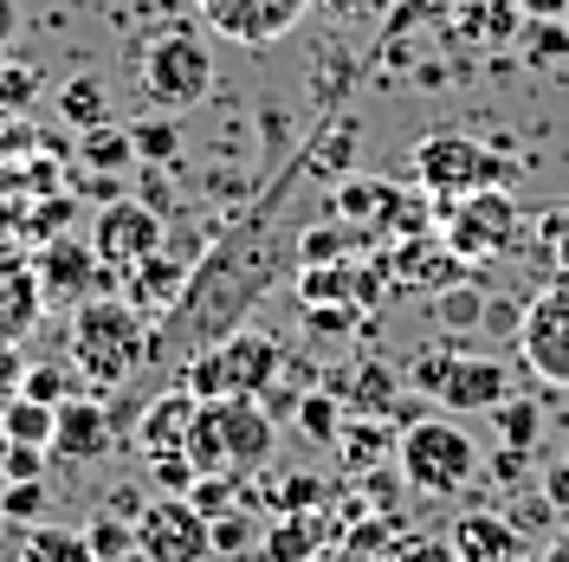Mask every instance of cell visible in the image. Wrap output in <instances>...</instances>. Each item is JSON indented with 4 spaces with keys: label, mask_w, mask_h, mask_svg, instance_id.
Here are the masks:
<instances>
[{
    "label": "cell",
    "mask_w": 569,
    "mask_h": 562,
    "mask_svg": "<svg viewBox=\"0 0 569 562\" xmlns=\"http://www.w3.org/2000/svg\"><path fill=\"white\" fill-rule=\"evenodd\" d=\"M130 142H137V162H156V169H169L181 155V130L169 110H156V117H142V123H130Z\"/></svg>",
    "instance_id": "cell-28"
},
{
    "label": "cell",
    "mask_w": 569,
    "mask_h": 562,
    "mask_svg": "<svg viewBox=\"0 0 569 562\" xmlns=\"http://www.w3.org/2000/svg\"><path fill=\"white\" fill-rule=\"evenodd\" d=\"M305 323H311V330H323V337H337V330H356V323H362V311H356V304H311V311H305Z\"/></svg>",
    "instance_id": "cell-41"
},
{
    "label": "cell",
    "mask_w": 569,
    "mask_h": 562,
    "mask_svg": "<svg viewBox=\"0 0 569 562\" xmlns=\"http://www.w3.org/2000/svg\"><path fill=\"white\" fill-rule=\"evenodd\" d=\"M479 311H486V298H479L472 284H453V291L440 298V323H453V330H466V323H472Z\"/></svg>",
    "instance_id": "cell-40"
},
{
    "label": "cell",
    "mask_w": 569,
    "mask_h": 562,
    "mask_svg": "<svg viewBox=\"0 0 569 562\" xmlns=\"http://www.w3.org/2000/svg\"><path fill=\"white\" fill-rule=\"evenodd\" d=\"M433 401H440L447 414H498V401H511V375H505L498 355L453 350V369H447V382H440Z\"/></svg>",
    "instance_id": "cell-15"
},
{
    "label": "cell",
    "mask_w": 569,
    "mask_h": 562,
    "mask_svg": "<svg viewBox=\"0 0 569 562\" xmlns=\"http://www.w3.org/2000/svg\"><path fill=\"white\" fill-rule=\"evenodd\" d=\"M395 459H401V479H408L421 498H453V492H466V479L479 472V440H472L460 421L433 414V421L401 426Z\"/></svg>",
    "instance_id": "cell-6"
},
{
    "label": "cell",
    "mask_w": 569,
    "mask_h": 562,
    "mask_svg": "<svg viewBox=\"0 0 569 562\" xmlns=\"http://www.w3.org/2000/svg\"><path fill=\"white\" fill-rule=\"evenodd\" d=\"M104 110H110L104 78H91V71L66 78V91H59V117H66L71 130H91V123H104Z\"/></svg>",
    "instance_id": "cell-26"
},
{
    "label": "cell",
    "mask_w": 569,
    "mask_h": 562,
    "mask_svg": "<svg viewBox=\"0 0 569 562\" xmlns=\"http://www.w3.org/2000/svg\"><path fill=\"white\" fill-rule=\"evenodd\" d=\"M389 530H395V524H362V530H356V536H350V543H356V550H362V556H376V550L389 543Z\"/></svg>",
    "instance_id": "cell-45"
},
{
    "label": "cell",
    "mask_w": 569,
    "mask_h": 562,
    "mask_svg": "<svg viewBox=\"0 0 569 562\" xmlns=\"http://www.w3.org/2000/svg\"><path fill=\"white\" fill-rule=\"evenodd\" d=\"M537 433H543V408H537V401H518V394L498 401V440H505V446H525V453H531Z\"/></svg>",
    "instance_id": "cell-30"
},
{
    "label": "cell",
    "mask_w": 569,
    "mask_h": 562,
    "mask_svg": "<svg viewBox=\"0 0 569 562\" xmlns=\"http://www.w3.org/2000/svg\"><path fill=\"white\" fill-rule=\"evenodd\" d=\"M305 175H318V149H311V137H305L298 155H291V169H279L272 188H266V194H259V201H252V208L194 259L181 298L156 317V330H149V369H169V362H181V355L220 343L227 330L247 323V311L284 279V272H298V233L284 227V213H291V201H298V181Z\"/></svg>",
    "instance_id": "cell-1"
},
{
    "label": "cell",
    "mask_w": 569,
    "mask_h": 562,
    "mask_svg": "<svg viewBox=\"0 0 569 562\" xmlns=\"http://www.w3.org/2000/svg\"><path fill=\"white\" fill-rule=\"evenodd\" d=\"M453 543V562H518L525 556V530L498 511H466L460 524L447 530Z\"/></svg>",
    "instance_id": "cell-17"
},
{
    "label": "cell",
    "mask_w": 569,
    "mask_h": 562,
    "mask_svg": "<svg viewBox=\"0 0 569 562\" xmlns=\"http://www.w3.org/2000/svg\"><path fill=\"white\" fill-rule=\"evenodd\" d=\"M569 59V20H525V66H557Z\"/></svg>",
    "instance_id": "cell-31"
},
{
    "label": "cell",
    "mask_w": 569,
    "mask_h": 562,
    "mask_svg": "<svg viewBox=\"0 0 569 562\" xmlns=\"http://www.w3.org/2000/svg\"><path fill=\"white\" fill-rule=\"evenodd\" d=\"M284 369V350L266 337V330H252V323H240V330H227L220 343H208V350H194L188 362H181L176 382L194 394V401H220V394H259V388L272 382Z\"/></svg>",
    "instance_id": "cell-5"
},
{
    "label": "cell",
    "mask_w": 569,
    "mask_h": 562,
    "mask_svg": "<svg viewBox=\"0 0 569 562\" xmlns=\"http://www.w3.org/2000/svg\"><path fill=\"white\" fill-rule=\"evenodd\" d=\"M543 562H569V530L557 536V543H550V556H543Z\"/></svg>",
    "instance_id": "cell-48"
},
{
    "label": "cell",
    "mask_w": 569,
    "mask_h": 562,
    "mask_svg": "<svg viewBox=\"0 0 569 562\" xmlns=\"http://www.w3.org/2000/svg\"><path fill=\"white\" fill-rule=\"evenodd\" d=\"M343 394L337 388H305V401H298V433L311 440V446H337L343 440Z\"/></svg>",
    "instance_id": "cell-23"
},
{
    "label": "cell",
    "mask_w": 569,
    "mask_h": 562,
    "mask_svg": "<svg viewBox=\"0 0 569 562\" xmlns=\"http://www.w3.org/2000/svg\"><path fill=\"white\" fill-rule=\"evenodd\" d=\"M104 284H110V272L98 265V252L84 247V240H52L46 259H39V291L59 298V304H84V298H98Z\"/></svg>",
    "instance_id": "cell-16"
},
{
    "label": "cell",
    "mask_w": 569,
    "mask_h": 562,
    "mask_svg": "<svg viewBox=\"0 0 569 562\" xmlns=\"http://www.w3.org/2000/svg\"><path fill=\"white\" fill-rule=\"evenodd\" d=\"M39 98V71L33 66H0V110L20 117V110Z\"/></svg>",
    "instance_id": "cell-38"
},
{
    "label": "cell",
    "mask_w": 569,
    "mask_h": 562,
    "mask_svg": "<svg viewBox=\"0 0 569 562\" xmlns=\"http://www.w3.org/2000/svg\"><path fill=\"white\" fill-rule=\"evenodd\" d=\"M130 562H162V556H149V550H137V556H130Z\"/></svg>",
    "instance_id": "cell-50"
},
{
    "label": "cell",
    "mask_w": 569,
    "mask_h": 562,
    "mask_svg": "<svg viewBox=\"0 0 569 562\" xmlns=\"http://www.w3.org/2000/svg\"><path fill=\"white\" fill-rule=\"evenodd\" d=\"M194 414H201V401H194V394H188L181 382H176V388H162V394H149V401H142V414L130 421L142 465H149V459H169V453H188Z\"/></svg>",
    "instance_id": "cell-14"
},
{
    "label": "cell",
    "mask_w": 569,
    "mask_h": 562,
    "mask_svg": "<svg viewBox=\"0 0 569 562\" xmlns=\"http://www.w3.org/2000/svg\"><path fill=\"white\" fill-rule=\"evenodd\" d=\"M311 0H194V20L227 46H279L305 27Z\"/></svg>",
    "instance_id": "cell-10"
},
{
    "label": "cell",
    "mask_w": 569,
    "mask_h": 562,
    "mask_svg": "<svg viewBox=\"0 0 569 562\" xmlns=\"http://www.w3.org/2000/svg\"><path fill=\"white\" fill-rule=\"evenodd\" d=\"M0 518L7 524H39L46 518V479H7L0 485Z\"/></svg>",
    "instance_id": "cell-34"
},
{
    "label": "cell",
    "mask_w": 569,
    "mask_h": 562,
    "mask_svg": "<svg viewBox=\"0 0 569 562\" xmlns=\"http://www.w3.org/2000/svg\"><path fill=\"white\" fill-rule=\"evenodd\" d=\"M137 84L149 110H194L213 91V52H208V27L169 20L137 46Z\"/></svg>",
    "instance_id": "cell-4"
},
{
    "label": "cell",
    "mask_w": 569,
    "mask_h": 562,
    "mask_svg": "<svg viewBox=\"0 0 569 562\" xmlns=\"http://www.w3.org/2000/svg\"><path fill=\"white\" fill-rule=\"evenodd\" d=\"M563 265H569V233H563Z\"/></svg>",
    "instance_id": "cell-52"
},
{
    "label": "cell",
    "mask_w": 569,
    "mask_h": 562,
    "mask_svg": "<svg viewBox=\"0 0 569 562\" xmlns=\"http://www.w3.org/2000/svg\"><path fill=\"white\" fill-rule=\"evenodd\" d=\"M110 511H117V518H142V492L137 485H123V492L110 498Z\"/></svg>",
    "instance_id": "cell-46"
},
{
    "label": "cell",
    "mask_w": 569,
    "mask_h": 562,
    "mask_svg": "<svg viewBox=\"0 0 569 562\" xmlns=\"http://www.w3.org/2000/svg\"><path fill=\"white\" fill-rule=\"evenodd\" d=\"M343 459H350V472H376L382 459L395 453V440H389V421H376V414H362V421L343 426Z\"/></svg>",
    "instance_id": "cell-25"
},
{
    "label": "cell",
    "mask_w": 569,
    "mask_h": 562,
    "mask_svg": "<svg viewBox=\"0 0 569 562\" xmlns=\"http://www.w3.org/2000/svg\"><path fill=\"white\" fill-rule=\"evenodd\" d=\"M343 394H350L362 414H376V421H395V394H401V388H395L389 369H376V362H369V369L356 375V388H343Z\"/></svg>",
    "instance_id": "cell-32"
},
{
    "label": "cell",
    "mask_w": 569,
    "mask_h": 562,
    "mask_svg": "<svg viewBox=\"0 0 569 562\" xmlns=\"http://www.w3.org/2000/svg\"><path fill=\"white\" fill-rule=\"evenodd\" d=\"M201 479V465L188 453H169V459H149V485H162L169 498H188V485Z\"/></svg>",
    "instance_id": "cell-37"
},
{
    "label": "cell",
    "mask_w": 569,
    "mask_h": 562,
    "mask_svg": "<svg viewBox=\"0 0 569 562\" xmlns=\"http://www.w3.org/2000/svg\"><path fill=\"white\" fill-rule=\"evenodd\" d=\"M137 550L162 562H208L213 556V524L188 504V498H156L137 518Z\"/></svg>",
    "instance_id": "cell-12"
},
{
    "label": "cell",
    "mask_w": 569,
    "mask_h": 562,
    "mask_svg": "<svg viewBox=\"0 0 569 562\" xmlns=\"http://www.w3.org/2000/svg\"><path fill=\"white\" fill-rule=\"evenodd\" d=\"M323 7H337V13H356V7H369V0H323Z\"/></svg>",
    "instance_id": "cell-49"
},
{
    "label": "cell",
    "mask_w": 569,
    "mask_h": 562,
    "mask_svg": "<svg viewBox=\"0 0 569 562\" xmlns=\"http://www.w3.org/2000/svg\"><path fill=\"white\" fill-rule=\"evenodd\" d=\"M188 272H194V265H188V259H176V252L162 247L156 259H142L137 272H130V304H137L142 317H162V311H169V304L181 298Z\"/></svg>",
    "instance_id": "cell-19"
},
{
    "label": "cell",
    "mask_w": 569,
    "mask_h": 562,
    "mask_svg": "<svg viewBox=\"0 0 569 562\" xmlns=\"http://www.w3.org/2000/svg\"><path fill=\"white\" fill-rule=\"evenodd\" d=\"M415 175L440 194V201H453V194H479V188H505L511 181V162L486 149V142H472L466 130H433L421 137L415 149Z\"/></svg>",
    "instance_id": "cell-7"
},
{
    "label": "cell",
    "mask_w": 569,
    "mask_h": 562,
    "mask_svg": "<svg viewBox=\"0 0 569 562\" xmlns=\"http://www.w3.org/2000/svg\"><path fill=\"white\" fill-rule=\"evenodd\" d=\"M518 355L543 388H569V279L531 298L518 323Z\"/></svg>",
    "instance_id": "cell-11"
},
{
    "label": "cell",
    "mask_w": 569,
    "mask_h": 562,
    "mask_svg": "<svg viewBox=\"0 0 569 562\" xmlns=\"http://www.w3.org/2000/svg\"><path fill=\"white\" fill-rule=\"evenodd\" d=\"M39 304H46V291H39V272H27L13 252H0V350H13V343L33 330Z\"/></svg>",
    "instance_id": "cell-18"
},
{
    "label": "cell",
    "mask_w": 569,
    "mask_h": 562,
    "mask_svg": "<svg viewBox=\"0 0 569 562\" xmlns=\"http://www.w3.org/2000/svg\"><path fill=\"white\" fill-rule=\"evenodd\" d=\"M13 394H33L46 408H59L66 394H78V382H71V369H59V362H27V375H20Z\"/></svg>",
    "instance_id": "cell-35"
},
{
    "label": "cell",
    "mask_w": 569,
    "mask_h": 562,
    "mask_svg": "<svg viewBox=\"0 0 569 562\" xmlns=\"http://www.w3.org/2000/svg\"><path fill=\"white\" fill-rule=\"evenodd\" d=\"M46 446H27V440H13L7 459H0V479H46Z\"/></svg>",
    "instance_id": "cell-39"
},
{
    "label": "cell",
    "mask_w": 569,
    "mask_h": 562,
    "mask_svg": "<svg viewBox=\"0 0 569 562\" xmlns=\"http://www.w3.org/2000/svg\"><path fill=\"white\" fill-rule=\"evenodd\" d=\"M525 20H569V0H518Z\"/></svg>",
    "instance_id": "cell-44"
},
{
    "label": "cell",
    "mask_w": 569,
    "mask_h": 562,
    "mask_svg": "<svg viewBox=\"0 0 569 562\" xmlns=\"http://www.w3.org/2000/svg\"><path fill=\"white\" fill-rule=\"evenodd\" d=\"M440 240H447V252H453L460 265L486 259V252H505L518 240V201L498 194V188L453 194V201H440Z\"/></svg>",
    "instance_id": "cell-8"
},
{
    "label": "cell",
    "mask_w": 569,
    "mask_h": 562,
    "mask_svg": "<svg viewBox=\"0 0 569 562\" xmlns=\"http://www.w3.org/2000/svg\"><path fill=\"white\" fill-rule=\"evenodd\" d=\"M78 162H84L91 175H123V169L137 162L130 123H123V130H117V123H91V130H78Z\"/></svg>",
    "instance_id": "cell-21"
},
{
    "label": "cell",
    "mask_w": 569,
    "mask_h": 562,
    "mask_svg": "<svg viewBox=\"0 0 569 562\" xmlns=\"http://www.w3.org/2000/svg\"><path fill=\"white\" fill-rule=\"evenodd\" d=\"M543 498H550L557 511H569V459H563V465H550V472H543Z\"/></svg>",
    "instance_id": "cell-43"
},
{
    "label": "cell",
    "mask_w": 569,
    "mask_h": 562,
    "mask_svg": "<svg viewBox=\"0 0 569 562\" xmlns=\"http://www.w3.org/2000/svg\"><path fill=\"white\" fill-rule=\"evenodd\" d=\"M330 485H323L318 472H284V479H272V485H259V504L272 511V518H305V511H323L330 504Z\"/></svg>",
    "instance_id": "cell-22"
},
{
    "label": "cell",
    "mask_w": 569,
    "mask_h": 562,
    "mask_svg": "<svg viewBox=\"0 0 569 562\" xmlns=\"http://www.w3.org/2000/svg\"><path fill=\"white\" fill-rule=\"evenodd\" d=\"M7 446H13V440H7V426H0V459H7Z\"/></svg>",
    "instance_id": "cell-51"
},
{
    "label": "cell",
    "mask_w": 569,
    "mask_h": 562,
    "mask_svg": "<svg viewBox=\"0 0 569 562\" xmlns=\"http://www.w3.org/2000/svg\"><path fill=\"white\" fill-rule=\"evenodd\" d=\"M305 562H323V556H305Z\"/></svg>",
    "instance_id": "cell-53"
},
{
    "label": "cell",
    "mask_w": 569,
    "mask_h": 562,
    "mask_svg": "<svg viewBox=\"0 0 569 562\" xmlns=\"http://www.w3.org/2000/svg\"><path fill=\"white\" fill-rule=\"evenodd\" d=\"M84 543H91V556H98V562H130V556H137V524H130V518H117V511H104V518H91V524H84Z\"/></svg>",
    "instance_id": "cell-29"
},
{
    "label": "cell",
    "mask_w": 569,
    "mask_h": 562,
    "mask_svg": "<svg viewBox=\"0 0 569 562\" xmlns=\"http://www.w3.org/2000/svg\"><path fill=\"white\" fill-rule=\"evenodd\" d=\"M518 562H525V556H518Z\"/></svg>",
    "instance_id": "cell-54"
},
{
    "label": "cell",
    "mask_w": 569,
    "mask_h": 562,
    "mask_svg": "<svg viewBox=\"0 0 569 562\" xmlns=\"http://www.w3.org/2000/svg\"><path fill=\"white\" fill-rule=\"evenodd\" d=\"M272 440H279V421H272L252 394H220V401H201L194 433H188V459H194L201 472L252 479V472L272 459Z\"/></svg>",
    "instance_id": "cell-3"
},
{
    "label": "cell",
    "mask_w": 569,
    "mask_h": 562,
    "mask_svg": "<svg viewBox=\"0 0 569 562\" xmlns=\"http://www.w3.org/2000/svg\"><path fill=\"white\" fill-rule=\"evenodd\" d=\"M259 536L266 530L252 524V504H240V511L213 518V556H247V550H259Z\"/></svg>",
    "instance_id": "cell-33"
},
{
    "label": "cell",
    "mask_w": 569,
    "mask_h": 562,
    "mask_svg": "<svg viewBox=\"0 0 569 562\" xmlns=\"http://www.w3.org/2000/svg\"><path fill=\"white\" fill-rule=\"evenodd\" d=\"M395 562H453V543H447V536H408V543L395 550Z\"/></svg>",
    "instance_id": "cell-42"
},
{
    "label": "cell",
    "mask_w": 569,
    "mask_h": 562,
    "mask_svg": "<svg viewBox=\"0 0 569 562\" xmlns=\"http://www.w3.org/2000/svg\"><path fill=\"white\" fill-rule=\"evenodd\" d=\"M20 33V0H0V46H13Z\"/></svg>",
    "instance_id": "cell-47"
},
{
    "label": "cell",
    "mask_w": 569,
    "mask_h": 562,
    "mask_svg": "<svg viewBox=\"0 0 569 562\" xmlns=\"http://www.w3.org/2000/svg\"><path fill=\"white\" fill-rule=\"evenodd\" d=\"M0 426H7V440L52 446V408H46V401H33V394H7V408H0Z\"/></svg>",
    "instance_id": "cell-27"
},
{
    "label": "cell",
    "mask_w": 569,
    "mask_h": 562,
    "mask_svg": "<svg viewBox=\"0 0 569 562\" xmlns=\"http://www.w3.org/2000/svg\"><path fill=\"white\" fill-rule=\"evenodd\" d=\"M71 362L84 394H117V388L149 369V323L130 298H84L71 311Z\"/></svg>",
    "instance_id": "cell-2"
},
{
    "label": "cell",
    "mask_w": 569,
    "mask_h": 562,
    "mask_svg": "<svg viewBox=\"0 0 569 562\" xmlns=\"http://www.w3.org/2000/svg\"><path fill=\"white\" fill-rule=\"evenodd\" d=\"M350 252V233H337V227H311V233H298V265H337Z\"/></svg>",
    "instance_id": "cell-36"
},
{
    "label": "cell",
    "mask_w": 569,
    "mask_h": 562,
    "mask_svg": "<svg viewBox=\"0 0 569 562\" xmlns=\"http://www.w3.org/2000/svg\"><path fill=\"white\" fill-rule=\"evenodd\" d=\"M117 446V421H110V401L104 394H66L59 408H52V446L46 453L66 459V465H91V459H104Z\"/></svg>",
    "instance_id": "cell-13"
},
{
    "label": "cell",
    "mask_w": 569,
    "mask_h": 562,
    "mask_svg": "<svg viewBox=\"0 0 569 562\" xmlns=\"http://www.w3.org/2000/svg\"><path fill=\"white\" fill-rule=\"evenodd\" d=\"M162 247H169V233H162V213L149 208V201L117 194V201H104L98 220H91V252H98V265L110 272V284L130 279L142 259H156Z\"/></svg>",
    "instance_id": "cell-9"
},
{
    "label": "cell",
    "mask_w": 569,
    "mask_h": 562,
    "mask_svg": "<svg viewBox=\"0 0 569 562\" xmlns=\"http://www.w3.org/2000/svg\"><path fill=\"white\" fill-rule=\"evenodd\" d=\"M20 562H98L84 530H66V524H27V550Z\"/></svg>",
    "instance_id": "cell-24"
},
{
    "label": "cell",
    "mask_w": 569,
    "mask_h": 562,
    "mask_svg": "<svg viewBox=\"0 0 569 562\" xmlns=\"http://www.w3.org/2000/svg\"><path fill=\"white\" fill-rule=\"evenodd\" d=\"M323 536H330V524H323L318 511H305V518H272L266 536H259V556L266 562H305V556H318Z\"/></svg>",
    "instance_id": "cell-20"
}]
</instances>
